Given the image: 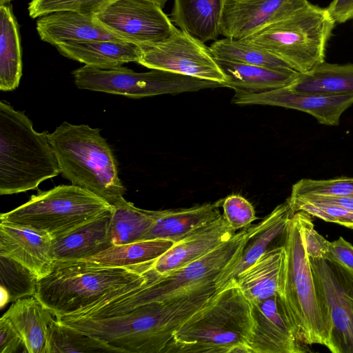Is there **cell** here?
Wrapping results in <instances>:
<instances>
[{
  "mask_svg": "<svg viewBox=\"0 0 353 353\" xmlns=\"http://www.w3.org/2000/svg\"><path fill=\"white\" fill-rule=\"evenodd\" d=\"M216 292L214 282L112 316L63 317L61 323L99 338L121 352L163 353L174 333Z\"/></svg>",
  "mask_w": 353,
  "mask_h": 353,
  "instance_id": "cell-1",
  "label": "cell"
},
{
  "mask_svg": "<svg viewBox=\"0 0 353 353\" xmlns=\"http://www.w3.org/2000/svg\"><path fill=\"white\" fill-rule=\"evenodd\" d=\"M151 262L114 267L88 259L55 260L51 272L38 281L34 296L60 319L141 287Z\"/></svg>",
  "mask_w": 353,
  "mask_h": 353,
  "instance_id": "cell-2",
  "label": "cell"
},
{
  "mask_svg": "<svg viewBox=\"0 0 353 353\" xmlns=\"http://www.w3.org/2000/svg\"><path fill=\"white\" fill-rule=\"evenodd\" d=\"M250 301L232 281L174 333L163 353H250Z\"/></svg>",
  "mask_w": 353,
  "mask_h": 353,
  "instance_id": "cell-3",
  "label": "cell"
},
{
  "mask_svg": "<svg viewBox=\"0 0 353 353\" xmlns=\"http://www.w3.org/2000/svg\"><path fill=\"white\" fill-rule=\"evenodd\" d=\"M284 252L277 294L285 316L303 344L328 347L331 323L316 288L296 212L283 232Z\"/></svg>",
  "mask_w": 353,
  "mask_h": 353,
  "instance_id": "cell-4",
  "label": "cell"
},
{
  "mask_svg": "<svg viewBox=\"0 0 353 353\" xmlns=\"http://www.w3.org/2000/svg\"><path fill=\"white\" fill-rule=\"evenodd\" d=\"M61 174L47 131L37 132L21 111L0 102V194L8 195L37 188Z\"/></svg>",
  "mask_w": 353,
  "mask_h": 353,
  "instance_id": "cell-5",
  "label": "cell"
},
{
  "mask_svg": "<svg viewBox=\"0 0 353 353\" xmlns=\"http://www.w3.org/2000/svg\"><path fill=\"white\" fill-rule=\"evenodd\" d=\"M61 174L111 205L124 199L126 189L118 172L117 161L99 128L62 123L50 134Z\"/></svg>",
  "mask_w": 353,
  "mask_h": 353,
  "instance_id": "cell-6",
  "label": "cell"
},
{
  "mask_svg": "<svg viewBox=\"0 0 353 353\" xmlns=\"http://www.w3.org/2000/svg\"><path fill=\"white\" fill-rule=\"evenodd\" d=\"M334 23L327 8L310 3L245 39L274 54L296 72L305 73L325 61Z\"/></svg>",
  "mask_w": 353,
  "mask_h": 353,
  "instance_id": "cell-7",
  "label": "cell"
},
{
  "mask_svg": "<svg viewBox=\"0 0 353 353\" xmlns=\"http://www.w3.org/2000/svg\"><path fill=\"white\" fill-rule=\"evenodd\" d=\"M112 205L95 194L74 185L39 191L14 210L1 213V221L48 232L52 239L67 234L109 212Z\"/></svg>",
  "mask_w": 353,
  "mask_h": 353,
  "instance_id": "cell-8",
  "label": "cell"
},
{
  "mask_svg": "<svg viewBox=\"0 0 353 353\" xmlns=\"http://www.w3.org/2000/svg\"><path fill=\"white\" fill-rule=\"evenodd\" d=\"M266 222L267 216L259 223L236 232L231 239L203 257L179 269L158 274L150 265L147 282L132 295L134 305L162 301L190 289L215 282L216 278L238 259L249 239Z\"/></svg>",
  "mask_w": 353,
  "mask_h": 353,
  "instance_id": "cell-9",
  "label": "cell"
},
{
  "mask_svg": "<svg viewBox=\"0 0 353 353\" xmlns=\"http://www.w3.org/2000/svg\"><path fill=\"white\" fill-rule=\"evenodd\" d=\"M81 90L142 98L223 87L220 83L165 70L137 72L126 67L101 69L84 65L72 72Z\"/></svg>",
  "mask_w": 353,
  "mask_h": 353,
  "instance_id": "cell-10",
  "label": "cell"
},
{
  "mask_svg": "<svg viewBox=\"0 0 353 353\" xmlns=\"http://www.w3.org/2000/svg\"><path fill=\"white\" fill-rule=\"evenodd\" d=\"M309 260L330 319L327 348L332 353H353V272L332 259Z\"/></svg>",
  "mask_w": 353,
  "mask_h": 353,
  "instance_id": "cell-11",
  "label": "cell"
},
{
  "mask_svg": "<svg viewBox=\"0 0 353 353\" xmlns=\"http://www.w3.org/2000/svg\"><path fill=\"white\" fill-rule=\"evenodd\" d=\"M95 15L120 39L142 48L162 42L176 28L161 6L152 0H115Z\"/></svg>",
  "mask_w": 353,
  "mask_h": 353,
  "instance_id": "cell-12",
  "label": "cell"
},
{
  "mask_svg": "<svg viewBox=\"0 0 353 353\" xmlns=\"http://www.w3.org/2000/svg\"><path fill=\"white\" fill-rule=\"evenodd\" d=\"M138 63L222 85L227 81L210 48L177 28L162 42L143 48Z\"/></svg>",
  "mask_w": 353,
  "mask_h": 353,
  "instance_id": "cell-13",
  "label": "cell"
},
{
  "mask_svg": "<svg viewBox=\"0 0 353 353\" xmlns=\"http://www.w3.org/2000/svg\"><path fill=\"white\" fill-rule=\"evenodd\" d=\"M232 102L238 105H265L300 110L321 124L338 125L341 116L353 104V94L301 93L287 87L260 92L234 89Z\"/></svg>",
  "mask_w": 353,
  "mask_h": 353,
  "instance_id": "cell-14",
  "label": "cell"
},
{
  "mask_svg": "<svg viewBox=\"0 0 353 353\" xmlns=\"http://www.w3.org/2000/svg\"><path fill=\"white\" fill-rule=\"evenodd\" d=\"M307 0L225 1L220 34L245 39L263 28L290 17L306 6Z\"/></svg>",
  "mask_w": 353,
  "mask_h": 353,
  "instance_id": "cell-15",
  "label": "cell"
},
{
  "mask_svg": "<svg viewBox=\"0 0 353 353\" xmlns=\"http://www.w3.org/2000/svg\"><path fill=\"white\" fill-rule=\"evenodd\" d=\"M250 303L254 334L250 353H303L308 351L293 332L277 294Z\"/></svg>",
  "mask_w": 353,
  "mask_h": 353,
  "instance_id": "cell-16",
  "label": "cell"
},
{
  "mask_svg": "<svg viewBox=\"0 0 353 353\" xmlns=\"http://www.w3.org/2000/svg\"><path fill=\"white\" fill-rule=\"evenodd\" d=\"M0 255L10 257L33 272L39 280L52 270V238L46 231L1 221Z\"/></svg>",
  "mask_w": 353,
  "mask_h": 353,
  "instance_id": "cell-17",
  "label": "cell"
},
{
  "mask_svg": "<svg viewBox=\"0 0 353 353\" xmlns=\"http://www.w3.org/2000/svg\"><path fill=\"white\" fill-rule=\"evenodd\" d=\"M235 232L222 215L174 243L166 252L152 262V269L158 274H163L182 268L228 241Z\"/></svg>",
  "mask_w": 353,
  "mask_h": 353,
  "instance_id": "cell-18",
  "label": "cell"
},
{
  "mask_svg": "<svg viewBox=\"0 0 353 353\" xmlns=\"http://www.w3.org/2000/svg\"><path fill=\"white\" fill-rule=\"evenodd\" d=\"M36 29L42 41L54 46L69 41H125L108 30L94 14L52 12L39 17Z\"/></svg>",
  "mask_w": 353,
  "mask_h": 353,
  "instance_id": "cell-19",
  "label": "cell"
},
{
  "mask_svg": "<svg viewBox=\"0 0 353 353\" xmlns=\"http://www.w3.org/2000/svg\"><path fill=\"white\" fill-rule=\"evenodd\" d=\"M55 47L65 57L101 69L138 63L143 52L141 46L128 41H69Z\"/></svg>",
  "mask_w": 353,
  "mask_h": 353,
  "instance_id": "cell-20",
  "label": "cell"
},
{
  "mask_svg": "<svg viewBox=\"0 0 353 353\" xmlns=\"http://www.w3.org/2000/svg\"><path fill=\"white\" fill-rule=\"evenodd\" d=\"M294 214L286 200L266 216L267 222L264 227L249 239L238 259L216 278L214 285L216 291L223 290L239 274L254 263L268 250L273 240L283 234Z\"/></svg>",
  "mask_w": 353,
  "mask_h": 353,
  "instance_id": "cell-21",
  "label": "cell"
},
{
  "mask_svg": "<svg viewBox=\"0 0 353 353\" xmlns=\"http://www.w3.org/2000/svg\"><path fill=\"white\" fill-rule=\"evenodd\" d=\"M21 336L25 352L47 353L52 312L34 296L14 301L4 313Z\"/></svg>",
  "mask_w": 353,
  "mask_h": 353,
  "instance_id": "cell-22",
  "label": "cell"
},
{
  "mask_svg": "<svg viewBox=\"0 0 353 353\" xmlns=\"http://www.w3.org/2000/svg\"><path fill=\"white\" fill-rule=\"evenodd\" d=\"M111 212L112 210L71 232L52 239L54 259H86L112 246L109 236Z\"/></svg>",
  "mask_w": 353,
  "mask_h": 353,
  "instance_id": "cell-23",
  "label": "cell"
},
{
  "mask_svg": "<svg viewBox=\"0 0 353 353\" xmlns=\"http://www.w3.org/2000/svg\"><path fill=\"white\" fill-rule=\"evenodd\" d=\"M225 0H174L172 21L194 39L205 43L220 34Z\"/></svg>",
  "mask_w": 353,
  "mask_h": 353,
  "instance_id": "cell-24",
  "label": "cell"
},
{
  "mask_svg": "<svg viewBox=\"0 0 353 353\" xmlns=\"http://www.w3.org/2000/svg\"><path fill=\"white\" fill-rule=\"evenodd\" d=\"M219 201L188 208L165 210L142 241L157 239L176 243L196 230L218 219L222 214Z\"/></svg>",
  "mask_w": 353,
  "mask_h": 353,
  "instance_id": "cell-25",
  "label": "cell"
},
{
  "mask_svg": "<svg viewBox=\"0 0 353 353\" xmlns=\"http://www.w3.org/2000/svg\"><path fill=\"white\" fill-rule=\"evenodd\" d=\"M214 59L227 79L223 87L234 90L260 92L287 87L299 74L296 70L284 71Z\"/></svg>",
  "mask_w": 353,
  "mask_h": 353,
  "instance_id": "cell-26",
  "label": "cell"
},
{
  "mask_svg": "<svg viewBox=\"0 0 353 353\" xmlns=\"http://www.w3.org/2000/svg\"><path fill=\"white\" fill-rule=\"evenodd\" d=\"M283 252V245L268 249L231 282L237 284L250 302L276 294Z\"/></svg>",
  "mask_w": 353,
  "mask_h": 353,
  "instance_id": "cell-27",
  "label": "cell"
},
{
  "mask_svg": "<svg viewBox=\"0 0 353 353\" xmlns=\"http://www.w3.org/2000/svg\"><path fill=\"white\" fill-rule=\"evenodd\" d=\"M22 76L19 28L10 3L0 6V90L12 91Z\"/></svg>",
  "mask_w": 353,
  "mask_h": 353,
  "instance_id": "cell-28",
  "label": "cell"
},
{
  "mask_svg": "<svg viewBox=\"0 0 353 353\" xmlns=\"http://www.w3.org/2000/svg\"><path fill=\"white\" fill-rule=\"evenodd\" d=\"M288 88L307 94H353V64L324 61L307 72L299 73Z\"/></svg>",
  "mask_w": 353,
  "mask_h": 353,
  "instance_id": "cell-29",
  "label": "cell"
},
{
  "mask_svg": "<svg viewBox=\"0 0 353 353\" xmlns=\"http://www.w3.org/2000/svg\"><path fill=\"white\" fill-rule=\"evenodd\" d=\"M164 210H148L134 206L125 199L112 205L109 236L113 245L141 241Z\"/></svg>",
  "mask_w": 353,
  "mask_h": 353,
  "instance_id": "cell-30",
  "label": "cell"
},
{
  "mask_svg": "<svg viewBox=\"0 0 353 353\" xmlns=\"http://www.w3.org/2000/svg\"><path fill=\"white\" fill-rule=\"evenodd\" d=\"M174 243L168 239H157L112 245L86 259L114 267L141 265L156 260Z\"/></svg>",
  "mask_w": 353,
  "mask_h": 353,
  "instance_id": "cell-31",
  "label": "cell"
},
{
  "mask_svg": "<svg viewBox=\"0 0 353 353\" xmlns=\"http://www.w3.org/2000/svg\"><path fill=\"white\" fill-rule=\"evenodd\" d=\"M209 48L216 59L284 71L294 70L274 54L246 39L225 37L216 40Z\"/></svg>",
  "mask_w": 353,
  "mask_h": 353,
  "instance_id": "cell-32",
  "label": "cell"
},
{
  "mask_svg": "<svg viewBox=\"0 0 353 353\" xmlns=\"http://www.w3.org/2000/svg\"><path fill=\"white\" fill-rule=\"evenodd\" d=\"M121 352L104 341L70 327L57 319L51 323L47 353Z\"/></svg>",
  "mask_w": 353,
  "mask_h": 353,
  "instance_id": "cell-33",
  "label": "cell"
},
{
  "mask_svg": "<svg viewBox=\"0 0 353 353\" xmlns=\"http://www.w3.org/2000/svg\"><path fill=\"white\" fill-rule=\"evenodd\" d=\"M1 303L34 296L38 277L30 269L14 259L0 255Z\"/></svg>",
  "mask_w": 353,
  "mask_h": 353,
  "instance_id": "cell-34",
  "label": "cell"
},
{
  "mask_svg": "<svg viewBox=\"0 0 353 353\" xmlns=\"http://www.w3.org/2000/svg\"><path fill=\"white\" fill-rule=\"evenodd\" d=\"M115 0H31L29 15L39 18L59 11H72L83 14H97Z\"/></svg>",
  "mask_w": 353,
  "mask_h": 353,
  "instance_id": "cell-35",
  "label": "cell"
},
{
  "mask_svg": "<svg viewBox=\"0 0 353 353\" xmlns=\"http://www.w3.org/2000/svg\"><path fill=\"white\" fill-rule=\"evenodd\" d=\"M332 195L353 197V177H338L316 180L303 179L294 183L291 196Z\"/></svg>",
  "mask_w": 353,
  "mask_h": 353,
  "instance_id": "cell-36",
  "label": "cell"
},
{
  "mask_svg": "<svg viewBox=\"0 0 353 353\" xmlns=\"http://www.w3.org/2000/svg\"><path fill=\"white\" fill-rule=\"evenodd\" d=\"M294 212L303 211L325 221L353 229V211L338 205L287 199Z\"/></svg>",
  "mask_w": 353,
  "mask_h": 353,
  "instance_id": "cell-37",
  "label": "cell"
},
{
  "mask_svg": "<svg viewBox=\"0 0 353 353\" xmlns=\"http://www.w3.org/2000/svg\"><path fill=\"white\" fill-rule=\"evenodd\" d=\"M219 203L224 219L236 231L250 226L257 219L252 204L239 194L228 195Z\"/></svg>",
  "mask_w": 353,
  "mask_h": 353,
  "instance_id": "cell-38",
  "label": "cell"
},
{
  "mask_svg": "<svg viewBox=\"0 0 353 353\" xmlns=\"http://www.w3.org/2000/svg\"><path fill=\"white\" fill-rule=\"evenodd\" d=\"M296 214L308 256L314 259L326 258L330 241L314 229L311 215L303 211H297Z\"/></svg>",
  "mask_w": 353,
  "mask_h": 353,
  "instance_id": "cell-39",
  "label": "cell"
},
{
  "mask_svg": "<svg viewBox=\"0 0 353 353\" xmlns=\"http://www.w3.org/2000/svg\"><path fill=\"white\" fill-rule=\"evenodd\" d=\"M21 346L25 349L21 336L10 320L3 315L0 319V353H14Z\"/></svg>",
  "mask_w": 353,
  "mask_h": 353,
  "instance_id": "cell-40",
  "label": "cell"
},
{
  "mask_svg": "<svg viewBox=\"0 0 353 353\" xmlns=\"http://www.w3.org/2000/svg\"><path fill=\"white\" fill-rule=\"evenodd\" d=\"M325 259H332L353 272V245L342 236L330 242Z\"/></svg>",
  "mask_w": 353,
  "mask_h": 353,
  "instance_id": "cell-41",
  "label": "cell"
},
{
  "mask_svg": "<svg viewBox=\"0 0 353 353\" xmlns=\"http://www.w3.org/2000/svg\"><path fill=\"white\" fill-rule=\"evenodd\" d=\"M327 9L335 23H345L353 18V0H333Z\"/></svg>",
  "mask_w": 353,
  "mask_h": 353,
  "instance_id": "cell-42",
  "label": "cell"
},
{
  "mask_svg": "<svg viewBox=\"0 0 353 353\" xmlns=\"http://www.w3.org/2000/svg\"><path fill=\"white\" fill-rule=\"evenodd\" d=\"M152 1L157 2L160 6H161L162 8H163L168 0H152Z\"/></svg>",
  "mask_w": 353,
  "mask_h": 353,
  "instance_id": "cell-43",
  "label": "cell"
},
{
  "mask_svg": "<svg viewBox=\"0 0 353 353\" xmlns=\"http://www.w3.org/2000/svg\"><path fill=\"white\" fill-rule=\"evenodd\" d=\"M12 0H0V6L10 3Z\"/></svg>",
  "mask_w": 353,
  "mask_h": 353,
  "instance_id": "cell-44",
  "label": "cell"
},
{
  "mask_svg": "<svg viewBox=\"0 0 353 353\" xmlns=\"http://www.w3.org/2000/svg\"><path fill=\"white\" fill-rule=\"evenodd\" d=\"M225 1H230V0H225Z\"/></svg>",
  "mask_w": 353,
  "mask_h": 353,
  "instance_id": "cell-45",
  "label": "cell"
}]
</instances>
